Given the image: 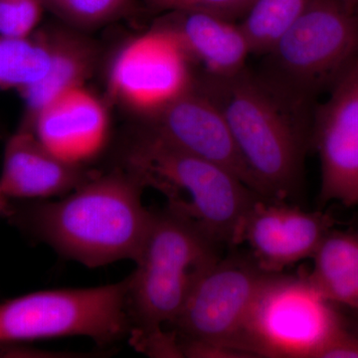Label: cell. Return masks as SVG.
<instances>
[{
	"instance_id": "cell-3",
	"label": "cell",
	"mask_w": 358,
	"mask_h": 358,
	"mask_svg": "<svg viewBox=\"0 0 358 358\" xmlns=\"http://www.w3.org/2000/svg\"><path fill=\"white\" fill-rule=\"evenodd\" d=\"M122 167L157 188L169 206L199 224L218 245L237 246L252 205L262 195L224 167L171 147L141 128Z\"/></svg>"
},
{
	"instance_id": "cell-11",
	"label": "cell",
	"mask_w": 358,
	"mask_h": 358,
	"mask_svg": "<svg viewBox=\"0 0 358 358\" xmlns=\"http://www.w3.org/2000/svg\"><path fill=\"white\" fill-rule=\"evenodd\" d=\"M141 122V129L159 140L224 167L255 190L225 117L196 78L187 91Z\"/></svg>"
},
{
	"instance_id": "cell-21",
	"label": "cell",
	"mask_w": 358,
	"mask_h": 358,
	"mask_svg": "<svg viewBox=\"0 0 358 358\" xmlns=\"http://www.w3.org/2000/svg\"><path fill=\"white\" fill-rule=\"evenodd\" d=\"M150 8L164 13L199 11L231 21L243 20L256 0H145Z\"/></svg>"
},
{
	"instance_id": "cell-6",
	"label": "cell",
	"mask_w": 358,
	"mask_h": 358,
	"mask_svg": "<svg viewBox=\"0 0 358 358\" xmlns=\"http://www.w3.org/2000/svg\"><path fill=\"white\" fill-rule=\"evenodd\" d=\"M308 274H271L257 294L240 348L248 357L317 358L343 327Z\"/></svg>"
},
{
	"instance_id": "cell-9",
	"label": "cell",
	"mask_w": 358,
	"mask_h": 358,
	"mask_svg": "<svg viewBox=\"0 0 358 358\" xmlns=\"http://www.w3.org/2000/svg\"><path fill=\"white\" fill-rule=\"evenodd\" d=\"M192 66L176 36L159 22L115 56L108 78L110 96L143 121L194 84Z\"/></svg>"
},
{
	"instance_id": "cell-23",
	"label": "cell",
	"mask_w": 358,
	"mask_h": 358,
	"mask_svg": "<svg viewBox=\"0 0 358 358\" xmlns=\"http://www.w3.org/2000/svg\"><path fill=\"white\" fill-rule=\"evenodd\" d=\"M317 358H358V334L343 324Z\"/></svg>"
},
{
	"instance_id": "cell-25",
	"label": "cell",
	"mask_w": 358,
	"mask_h": 358,
	"mask_svg": "<svg viewBox=\"0 0 358 358\" xmlns=\"http://www.w3.org/2000/svg\"><path fill=\"white\" fill-rule=\"evenodd\" d=\"M343 1L350 8L358 11V0H343Z\"/></svg>"
},
{
	"instance_id": "cell-16",
	"label": "cell",
	"mask_w": 358,
	"mask_h": 358,
	"mask_svg": "<svg viewBox=\"0 0 358 358\" xmlns=\"http://www.w3.org/2000/svg\"><path fill=\"white\" fill-rule=\"evenodd\" d=\"M50 50V66L39 82L20 92L25 103L21 126H29L45 105L66 91L85 86L98 60L95 43L86 37L59 31L45 35Z\"/></svg>"
},
{
	"instance_id": "cell-15",
	"label": "cell",
	"mask_w": 358,
	"mask_h": 358,
	"mask_svg": "<svg viewBox=\"0 0 358 358\" xmlns=\"http://www.w3.org/2000/svg\"><path fill=\"white\" fill-rule=\"evenodd\" d=\"M160 23L176 36L192 64L202 66L208 76L236 74L247 67L253 53L246 33L235 21L199 11H176Z\"/></svg>"
},
{
	"instance_id": "cell-12",
	"label": "cell",
	"mask_w": 358,
	"mask_h": 358,
	"mask_svg": "<svg viewBox=\"0 0 358 358\" xmlns=\"http://www.w3.org/2000/svg\"><path fill=\"white\" fill-rule=\"evenodd\" d=\"M336 225L327 212L299 207L260 196L245 218L238 245L246 243L250 256L265 272L282 273L289 266L313 258Z\"/></svg>"
},
{
	"instance_id": "cell-7",
	"label": "cell",
	"mask_w": 358,
	"mask_h": 358,
	"mask_svg": "<svg viewBox=\"0 0 358 358\" xmlns=\"http://www.w3.org/2000/svg\"><path fill=\"white\" fill-rule=\"evenodd\" d=\"M267 54L268 74L313 100L358 57V11L343 0H312Z\"/></svg>"
},
{
	"instance_id": "cell-8",
	"label": "cell",
	"mask_w": 358,
	"mask_h": 358,
	"mask_svg": "<svg viewBox=\"0 0 358 358\" xmlns=\"http://www.w3.org/2000/svg\"><path fill=\"white\" fill-rule=\"evenodd\" d=\"M271 273L251 256L219 258L195 282L171 326L180 341L240 348L242 333L257 294Z\"/></svg>"
},
{
	"instance_id": "cell-20",
	"label": "cell",
	"mask_w": 358,
	"mask_h": 358,
	"mask_svg": "<svg viewBox=\"0 0 358 358\" xmlns=\"http://www.w3.org/2000/svg\"><path fill=\"white\" fill-rule=\"evenodd\" d=\"M129 0H43L62 20L79 27H95L108 22L126 8Z\"/></svg>"
},
{
	"instance_id": "cell-22",
	"label": "cell",
	"mask_w": 358,
	"mask_h": 358,
	"mask_svg": "<svg viewBox=\"0 0 358 358\" xmlns=\"http://www.w3.org/2000/svg\"><path fill=\"white\" fill-rule=\"evenodd\" d=\"M44 8L43 0H0V35L30 36L41 20Z\"/></svg>"
},
{
	"instance_id": "cell-14",
	"label": "cell",
	"mask_w": 358,
	"mask_h": 358,
	"mask_svg": "<svg viewBox=\"0 0 358 358\" xmlns=\"http://www.w3.org/2000/svg\"><path fill=\"white\" fill-rule=\"evenodd\" d=\"M90 178L84 166L53 154L31 129L20 127L7 141L0 185L8 199L62 197Z\"/></svg>"
},
{
	"instance_id": "cell-24",
	"label": "cell",
	"mask_w": 358,
	"mask_h": 358,
	"mask_svg": "<svg viewBox=\"0 0 358 358\" xmlns=\"http://www.w3.org/2000/svg\"><path fill=\"white\" fill-rule=\"evenodd\" d=\"M8 199L6 193L2 190L1 185H0V215H4L6 213L7 209L9 207Z\"/></svg>"
},
{
	"instance_id": "cell-4",
	"label": "cell",
	"mask_w": 358,
	"mask_h": 358,
	"mask_svg": "<svg viewBox=\"0 0 358 358\" xmlns=\"http://www.w3.org/2000/svg\"><path fill=\"white\" fill-rule=\"evenodd\" d=\"M218 246L182 212L169 205L152 211L136 270L129 275L134 348L176 322L195 282L220 257Z\"/></svg>"
},
{
	"instance_id": "cell-13",
	"label": "cell",
	"mask_w": 358,
	"mask_h": 358,
	"mask_svg": "<svg viewBox=\"0 0 358 358\" xmlns=\"http://www.w3.org/2000/svg\"><path fill=\"white\" fill-rule=\"evenodd\" d=\"M37 138L61 159L84 166L107 143V108L86 87L71 89L37 113L29 126Z\"/></svg>"
},
{
	"instance_id": "cell-1",
	"label": "cell",
	"mask_w": 358,
	"mask_h": 358,
	"mask_svg": "<svg viewBox=\"0 0 358 358\" xmlns=\"http://www.w3.org/2000/svg\"><path fill=\"white\" fill-rule=\"evenodd\" d=\"M196 83L225 117L256 192L277 201L296 196L312 145L313 100L247 67Z\"/></svg>"
},
{
	"instance_id": "cell-10",
	"label": "cell",
	"mask_w": 358,
	"mask_h": 358,
	"mask_svg": "<svg viewBox=\"0 0 358 358\" xmlns=\"http://www.w3.org/2000/svg\"><path fill=\"white\" fill-rule=\"evenodd\" d=\"M313 110L312 147L320 162V204L358 205V57Z\"/></svg>"
},
{
	"instance_id": "cell-5",
	"label": "cell",
	"mask_w": 358,
	"mask_h": 358,
	"mask_svg": "<svg viewBox=\"0 0 358 358\" xmlns=\"http://www.w3.org/2000/svg\"><path fill=\"white\" fill-rule=\"evenodd\" d=\"M129 277L84 289H46L0 303V345L85 336L110 345L131 333Z\"/></svg>"
},
{
	"instance_id": "cell-2",
	"label": "cell",
	"mask_w": 358,
	"mask_h": 358,
	"mask_svg": "<svg viewBox=\"0 0 358 358\" xmlns=\"http://www.w3.org/2000/svg\"><path fill=\"white\" fill-rule=\"evenodd\" d=\"M145 185L121 167L91 178L56 201L9 204L14 226L88 268L136 262L152 217L143 203Z\"/></svg>"
},
{
	"instance_id": "cell-19",
	"label": "cell",
	"mask_w": 358,
	"mask_h": 358,
	"mask_svg": "<svg viewBox=\"0 0 358 358\" xmlns=\"http://www.w3.org/2000/svg\"><path fill=\"white\" fill-rule=\"evenodd\" d=\"M312 0H256L241 24L252 52L267 54Z\"/></svg>"
},
{
	"instance_id": "cell-17",
	"label": "cell",
	"mask_w": 358,
	"mask_h": 358,
	"mask_svg": "<svg viewBox=\"0 0 358 358\" xmlns=\"http://www.w3.org/2000/svg\"><path fill=\"white\" fill-rule=\"evenodd\" d=\"M312 259L308 277L315 289L334 305L358 312V229L334 227Z\"/></svg>"
},
{
	"instance_id": "cell-18",
	"label": "cell",
	"mask_w": 358,
	"mask_h": 358,
	"mask_svg": "<svg viewBox=\"0 0 358 358\" xmlns=\"http://www.w3.org/2000/svg\"><path fill=\"white\" fill-rule=\"evenodd\" d=\"M45 35L32 38L0 35V91L20 92L39 82L50 66Z\"/></svg>"
}]
</instances>
